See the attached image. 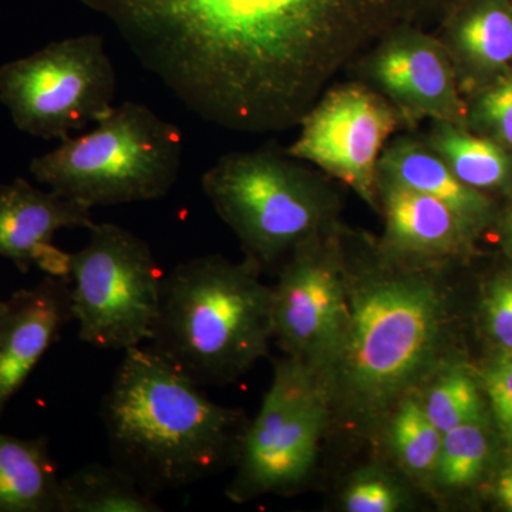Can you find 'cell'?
<instances>
[{"label":"cell","mask_w":512,"mask_h":512,"mask_svg":"<svg viewBox=\"0 0 512 512\" xmlns=\"http://www.w3.org/2000/svg\"><path fill=\"white\" fill-rule=\"evenodd\" d=\"M168 45L242 133L302 117L343 70L440 0H156Z\"/></svg>","instance_id":"obj_1"},{"label":"cell","mask_w":512,"mask_h":512,"mask_svg":"<svg viewBox=\"0 0 512 512\" xmlns=\"http://www.w3.org/2000/svg\"><path fill=\"white\" fill-rule=\"evenodd\" d=\"M343 239L350 316L323 380L332 419L367 433L443 365L448 302L440 268L397 261L346 229Z\"/></svg>","instance_id":"obj_2"},{"label":"cell","mask_w":512,"mask_h":512,"mask_svg":"<svg viewBox=\"0 0 512 512\" xmlns=\"http://www.w3.org/2000/svg\"><path fill=\"white\" fill-rule=\"evenodd\" d=\"M113 464L146 493L180 490L235 466L248 420L212 402L153 349L124 352L101 402Z\"/></svg>","instance_id":"obj_3"},{"label":"cell","mask_w":512,"mask_h":512,"mask_svg":"<svg viewBox=\"0 0 512 512\" xmlns=\"http://www.w3.org/2000/svg\"><path fill=\"white\" fill-rule=\"evenodd\" d=\"M251 259L198 256L164 275L151 349L198 386L237 382L268 355L274 289Z\"/></svg>","instance_id":"obj_4"},{"label":"cell","mask_w":512,"mask_h":512,"mask_svg":"<svg viewBox=\"0 0 512 512\" xmlns=\"http://www.w3.org/2000/svg\"><path fill=\"white\" fill-rule=\"evenodd\" d=\"M212 207L264 271L339 227L338 192L306 163L274 148L221 157L201 180Z\"/></svg>","instance_id":"obj_5"},{"label":"cell","mask_w":512,"mask_h":512,"mask_svg":"<svg viewBox=\"0 0 512 512\" xmlns=\"http://www.w3.org/2000/svg\"><path fill=\"white\" fill-rule=\"evenodd\" d=\"M180 128L134 101L101 117L89 133L60 141L29 165L60 197L87 207L156 201L168 194L183 165Z\"/></svg>","instance_id":"obj_6"},{"label":"cell","mask_w":512,"mask_h":512,"mask_svg":"<svg viewBox=\"0 0 512 512\" xmlns=\"http://www.w3.org/2000/svg\"><path fill=\"white\" fill-rule=\"evenodd\" d=\"M332 421L325 380L285 356L242 436L235 474L225 495L244 504L266 495H293L308 484L320 441Z\"/></svg>","instance_id":"obj_7"},{"label":"cell","mask_w":512,"mask_h":512,"mask_svg":"<svg viewBox=\"0 0 512 512\" xmlns=\"http://www.w3.org/2000/svg\"><path fill=\"white\" fill-rule=\"evenodd\" d=\"M69 256L79 339L99 349L137 348L153 336L164 274L150 245L126 228L93 224Z\"/></svg>","instance_id":"obj_8"},{"label":"cell","mask_w":512,"mask_h":512,"mask_svg":"<svg viewBox=\"0 0 512 512\" xmlns=\"http://www.w3.org/2000/svg\"><path fill=\"white\" fill-rule=\"evenodd\" d=\"M117 79L104 37L56 40L0 67V101L23 133L64 140L114 107Z\"/></svg>","instance_id":"obj_9"},{"label":"cell","mask_w":512,"mask_h":512,"mask_svg":"<svg viewBox=\"0 0 512 512\" xmlns=\"http://www.w3.org/2000/svg\"><path fill=\"white\" fill-rule=\"evenodd\" d=\"M345 228L313 239L278 269L274 339L285 356L325 379L345 339L350 316Z\"/></svg>","instance_id":"obj_10"},{"label":"cell","mask_w":512,"mask_h":512,"mask_svg":"<svg viewBox=\"0 0 512 512\" xmlns=\"http://www.w3.org/2000/svg\"><path fill=\"white\" fill-rule=\"evenodd\" d=\"M298 127V137L285 153L315 165L379 212L380 158L404 127L392 104L359 80L335 84L319 97Z\"/></svg>","instance_id":"obj_11"},{"label":"cell","mask_w":512,"mask_h":512,"mask_svg":"<svg viewBox=\"0 0 512 512\" xmlns=\"http://www.w3.org/2000/svg\"><path fill=\"white\" fill-rule=\"evenodd\" d=\"M349 70L392 104L404 127L424 120L467 127L468 106L446 47L419 25L393 30Z\"/></svg>","instance_id":"obj_12"},{"label":"cell","mask_w":512,"mask_h":512,"mask_svg":"<svg viewBox=\"0 0 512 512\" xmlns=\"http://www.w3.org/2000/svg\"><path fill=\"white\" fill-rule=\"evenodd\" d=\"M93 208L37 190L23 178L0 184V258L10 259L20 271L39 266L50 276L69 278V256L53 245L60 229L94 224Z\"/></svg>","instance_id":"obj_13"},{"label":"cell","mask_w":512,"mask_h":512,"mask_svg":"<svg viewBox=\"0 0 512 512\" xmlns=\"http://www.w3.org/2000/svg\"><path fill=\"white\" fill-rule=\"evenodd\" d=\"M383 234L377 248L407 264L444 268L470 252L474 229L443 202L379 178Z\"/></svg>","instance_id":"obj_14"},{"label":"cell","mask_w":512,"mask_h":512,"mask_svg":"<svg viewBox=\"0 0 512 512\" xmlns=\"http://www.w3.org/2000/svg\"><path fill=\"white\" fill-rule=\"evenodd\" d=\"M73 319L69 278L47 275L0 301V416Z\"/></svg>","instance_id":"obj_15"},{"label":"cell","mask_w":512,"mask_h":512,"mask_svg":"<svg viewBox=\"0 0 512 512\" xmlns=\"http://www.w3.org/2000/svg\"><path fill=\"white\" fill-rule=\"evenodd\" d=\"M443 35L460 90H480L508 72L512 63L511 0H468L444 12Z\"/></svg>","instance_id":"obj_16"},{"label":"cell","mask_w":512,"mask_h":512,"mask_svg":"<svg viewBox=\"0 0 512 512\" xmlns=\"http://www.w3.org/2000/svg\"><path fill=\"white\" fill-rule=\"evenodd\" d=\"M379 178L443 202L476 234L493 217V204L484 192L458 180L423 137L412 134L393 137L380 158Z\"/></svg>","instance_id":"obj_17"},{"label":"cell","mask_w":512,"mask_h":512,"mask_svg":"<svg viewBox=\"0 0 512 512\" xmlns=\"http://www.w3.org/2000/svg\"><path fill=\"white\" fill-rule=\"evenodd\" d=\"M60 480L45 437L0 433V512H59Z\"/></svg>","instance_id":"obj_18"},{"label":"cell","mask_w":512,"mask_h":512,"mask_svg":"<svg viewBox=\"0 0 512 512\" xmlns=\"http://www.w3.org/2000/svg\"><path fill=\"white\" fill-rule=\"evenodd\" d=\"M423 140L468 187L481 192L512 187V153L493 138L477 136L468 127L431 121Z\"/></svg>","instance_id":"obj_19"},{"label":"cell","mask_w":512,"mask_h":512,"mask_svg":"<svg viewBox=\"0 0 512 512\" xmlns=\"http://www.w3.org/2000/svg\"><path fill=\"white\" fill-rule=\"evenodd\" d=\"M161 511L153 495L116 464H89L60 480L59 512Z\"/></svg>","instance_id":"obj_20"},{"label":"cell","mask_w":512,"mask_h":512,"mask_svg":"<svg viewBox=\"0 0 512 512\" xmlns=\"http://www.w3.org/2000/svg\"><path fill=\"white\" fill-rule=\"evenodd\" d=\"M387 420V439L396 463L407 477L420 484H430L439 460L443 433L427 416L420 390L403 397Z\"/></svg>","instance_id":"obj_21"},{"label":"cell","mask_w":512,"mask_h":512,"mask_svg":"<svg viewBox=\"0 0 512 512\" xmlns=\"http://www.w3.org/2000/svg\"><path fill=\"white\" fill-rule=\"evenodd\" d=\"M420 396L427 416L443 434L483 420L480 387L463 367L443 363L421 387Z\"/></svg>","instance_id":"obj_22"},{"label":"cell","mask_w":512,"mask_h":512,"mask_svg":"<svg viewBox=\"0 0 512 512\" xmlns=\"http://www.w3.org/2000/svg\"><path fill=\"white\" fill-rule=\"evenodd\" d=\"M490 458V440L483 420L461 424L443 434L439 460L430 485L443 491L471 487L483 476Z\"/></svg>","instance_id":"obj_23"},{"label":"cell","mask_w":512,"mask_h":512,"mask_svg":"<svg viewBox=\"0 0 512 512\" xmlns=\"http://www.w3.org/2000/svg\"><path fill=\"white\" fill-rule=\"evenodd\" d=\"M407 505V493L396 478L376 467L353 474L340 495L348 512H396Z\"/></svg>","instance_id":"obj_24"},{"label":"cell","mask_w":512,"mask_h":512,"mask_svg":"<svg viewBox=\"0 0 512 512\" xmlns=\"http://www.w3.org/2000/svg\"><path fill=\"white\" fill-rule=\"evenodd\" d=\"M470 124L512 153V70L478 90L473 107H468Z\"/></svg>","instance_id":"obj_25"},{"label":"cell","mask_w":512,"mask_h":512,"mask_svg":"<svg viewBox=\"0 0 512 512\" xmlns=\"http://www.w3.org/2000/svg\"><path fill=\"white\" fill-rule=\"evenodd\" d=\"M484 389L490 399L498 430L512 450V352H503L487 367Z\"/></svg>","instance_id":"obj_26"},{"label":"cell","mask_w":512,"mask_h":512,"mask_svg":"<svg viewBox=\"0 0 512 512\" xmlns=\"http://www.w3.org/2000/svg\"><path fill=\"white\" fill-rule=\"evenodd\" d=\"M483 311L491 339L503 352H512V271L498 275L488 286Z\"/></svg>","instance_id":"obj_27"},{"label":"cell","mask_w":512,"mask_h":512,"mask_svg":"<svg viewBox=\"0 0 512 512\" xmlns=\"http://www.w3.org/2000/svg\"><path fill=\"white\" fill-rule=\"evenodd\" d=\"M498 501L505 510L512 511V466L505 468L495 487Z\"/></svg>","instance_id":"obj_28"},{"label":"cell","mask_w":512,"mask_h":512,"mask_svg":"<svg viewBox=\"0 0 512 512\" xmlns=\"http://www.w3.org/2000/svg\"><path fill=\"white\" fill-rule=\"evenodd\" d=\"M464 2H468V0H440V9L443 12H447V10L456 8V6Z\"/></svg>","instance_id":"obj_29"},{"label":"cell","mask_w":512,"mask_h":512,"mask_svg":"<svg viewBox=\"0 0 512 512\" xmlns=\"http://www.w3.org/2000/svg\"><path fill=\"white\" fill-rule=\"evenodd\" d=\"M505 231H507L508 241L512 245V205L508 210L507 218H505Z\"/></svg>","instance_id":"obj_30"}]
</instances>
